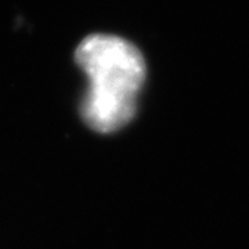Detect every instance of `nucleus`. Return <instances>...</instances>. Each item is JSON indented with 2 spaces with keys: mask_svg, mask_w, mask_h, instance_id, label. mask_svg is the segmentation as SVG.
Wrapping results in <instances>:
<instances>
[{
  "mask_svg": "<svg viewBox=\"0 0 249 249\" xmlns=\"http://www.w3.org/2000/svg\"><path fill=\"white\" fill-rule=\"evenodd\" d=\"M75 61L89 83L80 103L86 124L98 133H112L129 124L147 73L140 50L122 37L96 34L80 42Z\"/></svg>",
  "mask_w": 249,
  "mask_h": 249,
  "instance_id": "f257e3e1",
  "label": "nucleus"
}]
</instances>
